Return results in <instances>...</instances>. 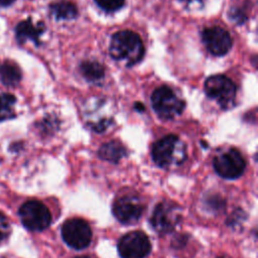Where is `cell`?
Returning a JSON list of instances; mask_svg holds the SVG:
<instances>
[{"label":"cell","instance_id":"1","mask_svg":"<svg viewBox=\"0 0 258 258\" xmlns=\"http://www.w3.org/2000/svg\"><path fill=\"white\" fill-rule=\"evenodd\" d=\"M109 51L114 59L131 67L143 57L144 45L137 33L130 30H122L111 37Z\"/></svg>","mask_w":258,"mask_h":258},{"label":"cell","instance_id":"2","mask_svg":"<svg viewBox=\"0 0 258 258\" xmlns=\"http://www.w3.org/2000/svg\"><path fill=\"white\" fill-rule=\"evenodd\" d=\"M153 161L163 168L181 164L186 158L184 143L174 134L166 135L152 145Z\"/></svg>","mask_w":258,"mask_h":258},{"label":"cell","instance_id":"3","mask_svg":"<svg viewBox=\"0 0 258 258\" xmlns=\"http://www.w3.org/2000/svg\"><path fill=\"white\" fill-rule=\"evenodd\" d=\"M151 104L155 113L162 119H173L184 109V102L167 86L157 88L151 95Z\"/></svg>","mask_w":258,"mask_h":258},{"label":"cell","instance_id":"4","mask_svg":"<svg viewBox=\"0 0 258 258\" xmlns=\"http://www.w3.org/2000/svg\"><path fill=\"white\" fill-rule=\"evenodd\" d=\"M181 219V210L173 202H160L150 216L151 227L160 235L172 232Z\"/></svg>","mask_w":258,"mask_h":258},{"label":"cell","instance_id":"5","mask_svg":"<svg viewBox=\"0 0 258 258\" xmlns=\"http://www.w3.org/2000/svg\"><path fill=\"white\" fill-rule=\"evenodd\" d=\"M205 91L223 109H229L234 105L237 88L234 82L224 75H215L208 78L205 83Z\"/></svg>","mask_w":258,"mask_h":258},{"label":"cell","instance_id":"6","mask_svg":"<svg viewBox=\"0 0 258 258\" xmlns=\"http://www.w3.org/2000/svg\"><path fill=\"white\" fill-rule=\"evenodd\" d=\"M92 230L87 221L81 218L67 220L61 227V237L66 244L73 249L87 248L92 241Z\"/></svg>","mask_w":258,"mask_h":258},{"label":"cell","instance_id":"7","mask_svg":"<svg viewBox=\"0 0 258 258\" xmlns=\"http://www.w3.org/2000/svg\"><path fill=\"white\" fill-rule=\"evenodd\" d=\"M246 167V162L241 152L236 148H228L218 153L214 158L216 172L227 179L240 177Z\"/></svg>","mask_w":258,"mask_h":258},{"label":"cell","instance_id":"8","mask_svg":"<svg viewBox=\"0 0 258 258\" xmlns=\"http://www.w3.org/2000/svg\"><path fill=\"white\" fill-rule=\"evenodd\" d=\"M20 220L25 228L31 231H42L51 223L48 208L39 201H28L19 210Z\"/></svg>","mask_w":258,"mask_h":258},{"label":"cell","instance_id":"9","mask_svg":"<svg viewBox=\"0 0 258 258\" xmlns=\"http://www.w3.org/2000/svg\"><path fill=\"white\" fill-rule=\"evenodd\" d=\"M117 248L122 258H145L151 251V243L144 232L132 231L120 238Z\"/></svg>","mask_w":258,"mask_h":258},{"label":"cell","instance_id":"10","mask_svg":"<svg viewBox=\"0 0 258 258\" xmlns=\"http://www.w3.org/2000/svg\"><path fill=\"white\" fill-rule=\"evenodd\" d=\"M144 211L143 203L135 196L126 195L117 199L112 207L114 217L122 224L136 223Z\"/></svg>","mask_w":258,"mask_h":258},{"label":"cell","instance_id":"11","mask_svg":"<svg viewBox=\"0 0 258 258\" xmlns=\"http://www.w3.org/2000/svg\"><path fill=\"white\" fill-rule=\"evenodd\" d=\"M84 110V116L87 120V125L95 132L102 133L111 126L113 121L112 115L107 114L105 109V100L95 98L94 101L88 100Z\"/></svg>","mask_w":258,"mask_h":258},{"label":"cell","instance_id":"12","mask_svg":"<svg viewBox=\"0 0 258 258\" xmlns=\"http://www.w3.org/2000/svg\"><path fill=\"white\" fill-rule=\"evenodd\" d=\"M202 40L207 49L217 56L226 54L233 43L229 32L219 26L205 28L202 32Z\"/></svg>","mask_w":258,"mask_h":258},{"label":"cell","instance_id":"13","mask_svg":"<svg viewBox=\"0 0 258 258\" xmlns=\"http://www.w3.org/2000/svg\"><path fill=\"white\" fill-rule=\"evenodd\" d=\"M45 30V25L43 22L39 21L34 23L32 19L28 18L26 20L20 21L15 27L16 38L19 43H24L30 40L35 43V45L40 44V36Z\"/></svg>","mask_w":258,"mask_h":258},{"label":"cell","instance_id":"14","mask_svg":"<svg viewBox=\"0 0 258 258\" xmlns=\"http://www.w3.org/2000/svg\"><path fill=\"white\" fill-rule=\"evenodd\" d=\"M127 155L126 148L117 140H111L103 144L99 149V156L107 161L117 163Z\"/></svg>","mask_w":258,"mask_h":258},{"label":"cell","instance_id":"15","mask_svg":"<svg viewBox=\"0 0 258 258\" xmlns=\"http://www.w3.org/2000/svg\"><path fill=\"white\" fill-rule=\"evenodd\" d=\"M49 11L57 20H72L78 16L77 6L68 0H60L50 4Z\"/></svg>","mask_w":258,"mask_h":258},{"label":"cell","instance_id":"16","mask_svg":"<svg viewBox=\"0 0 258 258\" xmlns=\"http://www.w3.org/2000/svg\"><path fill=\"white\" fill-rule=\"evenodd\" d=\"M0 81L8 87H15L21 81V71L16 63L5 60L0 63Z\"/></svg>","mask_w":258,"mask_h":258},{"label":"cell","instance_id":"17","mask_svg":"<svg viewBox=\"0 0 258 258\" xmlns=\"http://www.w3.org/2000/svg\"><path fill=\"white\" fill-rule=\"evenodd\" d=\"M80 71L89 82H98L105 76L104 67L95 60H85L80 64Z\"/></svg>","mask_w":258,"mask_h":258},{"label":"cell","instance_id":"18","mask_svg":"<svg viewBox=\"0 0 258 258\" xmlns=\"http://www.w3.org/2000/svg\"><path fill=\"white\" fill-rule=\"evenodd\" d=\"M16 98L11 94H0V121L12 119L16 116L14 105Z\"/></svg>","mask_w":258,"mask_h":258},{"label":"cell","instance_id":"19","mask_svg":"<svg viewBox=\"0 0 258 258\" xmlns=\"http://www.w3.org/2000/svg\"><path fill=\"white\" fill-rule=\"evenodd\" d=\"M97 5L107 12H114L119 10L123 5L125 0H95Z\"/></svg>","mask_w":258,"mask_h":258},{"label":"cell","instance_id":"20","mask_svg":"<svg viewBox=\"0 0 258 258\" xmlns=\"http://www.w3.org/2000/svg\"><path fill=\"white\" fill-rule=\"evenodd\" d=\"M10 225L4 215L0 213V244L3 243L10 234Z\"/></svg>","mask_w":258,"mask_h":258},{"label":"cell","instance_id":"21","mask_svg":"<svg viewBox=\"0 0 258 258\" xmlns=\"http://www.w3.org/2000/svg\"><path fill=\"white\" fill-rule=\"evenodd\" d=\"M187 9L196 10L200 9L204 5V0H179Z\"/></svg>","mask_w":258,"mask_h":258},{"label":"cell","instance_id":"22","mask_svg":"<svg viewBox=\"0 0 258 258\" xmlns=\"http://www.w3.org/2000/svg\"><path fill=\"white\" fill-rule=\"evenodd\" d=\"M134 108H135V110H136V111H138V112H143V111L145 110L144 105H143V104H141V103H139V102L135 103Z\"/></svg>","mask_w":258,"mask_h":258},{"label":"cell","instance_id":"23","mask_svg":"<svg viewBox=\"0 0 258 258\" xmlns=\"http://www.w3.org/2000/svg\"><path fill=\"white\" fill-rule=\"evenodd\" d=\"M14 1H15V0H0V6H4V7L9 6V5H11Z\"/></svg>","mask_w":258,"mask_h":258},{"label":"cell","instance_id":"24","mask_svg":"<svg viewBox=\"0 0 258 258\" xmlns=\"http://www.w3.org/2000/svg\"><path fill=\"white\" fill-rule=\"evenodd\" d=\"M76 258H95V257L88 256V255H83V256H79V257H76Z\"/></svg>","mask_w":258,"mask_h":258},{"label":"cell","instance_id":"25","mask_svg":"<svg viewBox=\"0 0 258 258\" xmlns=\"http://www.w3.org/2000/svg\"><path fill=\"white\" fill-rule=\"evenodd\" d=\"M219 258H229V257H225V256H224V257H219Z\"/></svg>","mask_w":258,"mask_h":258}]
</instances>
